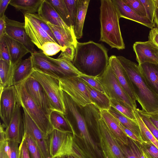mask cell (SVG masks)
<instances>
[{
  "mask_svg": "<svg viewBox=\"0 0 158 158\" xmlns=\"http://www.w3.org/2000/svg\"><path fill=\"white\" fill-rule=\"evenodd\" d=\"M47 143L51 158H65L73 151V133L54 129L48 136Z\"/></svg>",
  "mask_w": 158,
  "mask_h": 158,
  "instance_id": "cell-8",
  "label": "cell"
},
{
  "mask_svg": "<svg viewBox=\"0 0 158 158\" xmlns=\"http://www.w3.org/2000/svg\"><path fill=\"white\" fill-rule=\"evenodd\" d=\"M0 158H9L5 151L2 137L0 136Z\"/></svg>",
  "mask_w": 158,
  "mask_h": 158,
  "instance_id": "cell-55",
  "label": "cell"
},
{
  "mask_svg": "<svg viewBox=\"0 0 158 158\" xmlns=\"http://www.w3.org/2000/svg\"><path fill=\"white\" fill-rule=\"evenodd\" d=\"M24 85L38 106L49 116L54 109L41 85L31 75L24 81Z\"/></svg>",
  "mask_w": 158,
  "mask_h": 158,
  "instance_id": "cell-11",
  "label": "cell"
},
{
  "mask_svg": "<svg viewBox=\"0 0 158 158\" xmlns=\"http://www.w3.org/2000/svg\"><path fill=\"white\" fill-rule=\"evenodd\" d=\"M100 2L99 41L106 43L111 48L125 49L119 24L120 17L113 0H101Z\"/></svg>",
  "mask_w": 158,
  "mask_h": 158,
  "instance_id": "cell-2",
  "label": "cell"
},
{
  "mask_svg": "<svg viewBox=\"0 0 158 158\" xmlns=\"http://www.w3.org/2000/svg\"><path fill=\"white\" fill-rule=\"evenodd\" d=\"M18 101L14 85L5 88L0 92V115L6 128L11 121Z\"/></svg>",
  "mask_w": 158,
  "mask_h": 158,
  "instance_id": "cell-10",
  "label": "cell"
},
{
  "mask_svg": "<svg viewBox=\"0 0 158 158\" xmlns=\"http://www.w3.org/2000/svg\"><path fill=\"white\" fill-rule=\"evenodd\" d=\"M108 110L123 125L132 131L142 140L139 127L137 120L130 119L111 107Z\"/></svg>",
  "mask_w": 158,
  "mask_h": 158,
  "instance_id": "cell-31",
  "label": "cell"
},
{
  "mask_svg": "<svg viewBox=\"0 0 158 158\" xmlns=\"http://www.w3.org/2000/svg\"><path fill=\"white\" fill-rule=\"evenodd\" d=\"M42 0H11L9 4L24 15L38 12Z\"/></svg>",
  "mask_w": 158,
  "mask_h": 158,
  "instance_id": "cell-28",
  "label": "cell"
},
{
  "mask_svg": "<svg viewBox=\"0 0 158 158\" xmlns=\"http://www.w3.org/2000/svg\"><path fill=\"white\" fill-rule=\"evenodd\" d=\"M31 76L43 87L54 110L64 114L63 90L60 87L59 79L34 68Z\"/></svg>",
  "mask_w": 158,
  "mask_h": 158,
  "instance_id": "cell-6",
  "label": "cell"
},
{
  "mask_svg": "<svg viewBox=\"0 0 158 158\" xmlns=\"http://www.w3.org/2000/svg\"><path fill=\"white\" fill-rule=\"evenodd\" d=\"M0 59L3 60L11 64L8 47L4 35L0 38Z\"/></svg>",
  "mask_w": 158,
  "mask_h": 158,
  "instance_id": "cell-46",
  "label": "cell"
},
{
  "mask_svg": "<svg viewBox=\"0 0 158 158\" xmlns=\"http://www.w3.org/2000/svg\"><path fill=\"white\" fill-rule=\"evenodd\" d=\"M75 48L76 47L74 45L63 47L61 53L57 58L65 59L73 62L75 56Z\"/></svg>",
  "mask_w": 158,
  "mask_h": 158,
  "instance_id": "cell-47",
  "label": "cell"
},
{
  "mask_svg": "<svg viewBox=\"0 0 158 158\" xmlns=\"http://www.w3.org/2000/svg\"><path fill=\"white\" fill-rule=\"evenodd\" d=\"M26 32L31 42L39 49L48 41L54 40L38 24L26 15H24Z\"/></svg>",
  "mask_w": 158,
  "mask_h": 158,
  "instance_id": "cell-18",
  "label": "cell"
},
{
  "mask_svg": "<svg viewBox=\"0 0 158 158\" xmlns=\"http://www.w3.org/2000/svg\"><path fill=\"white\" fill-rule=\"evenodd\" d=\"M23 120L24 133L28 135L40 150L44 158H51L48 146L47 139L36 124L26 110L23 109Z\"/></svg>",
  "mask_w": 158,
  "mask_h": 158,
  "instance_id": "cell-12",
  "label": "cell"
},
{
  "mask_svg": "<svg viewBox=\"0 0 158 158\" xmlns=\"http://www.w3.org/2000/svg\"><path fill=\"white\" fill-rule=\"evenodd\" d=\"M148 37V41L158 47V28L154 27L151 28Z\"/></svg>",
  "mask_w": 158,
  "mask_h": 158,
  "instance_id": "cell-52",
  "label": "cell"
},
{
  "mask_svg": "<svg viewBox=\"0 0 158 158\" xmlns=\"http://www.w3.org/2000/svg\"><path fill=\"white\" fill-rule=\"evenodd\" d=\"M136 110L140 114L147 116L150 121L158 129V112L150 113L146 112L137 108Z\"/></svg>",
  "mask_w": 158,
  "mask_h": 158,
  "instance_id": "cell-50",
  "label": "cell"
},
{
  "mask_svg": "<svg viewBox=\"0 0 158 158\" xmlns=\"http://www.w3.org/2000/svg\"><path fill=\"white\" fill-rule=\"evenodd\" d=\"M24 136L27 142L31 158H44L39 148L27 134L24 133Z\"/></svg>",
  "mask_w": 158,
  "mask_h": 158,
  "instance_id": "cell-41",
  "label": "cell"
},
{
  "mask_svg": "<svg viewBox=\"0 0 158 158\" xmlns=\"http://www.w3.org/2000/svg\"><path fill=\"white\" fill-rule=\"evenodd\" d=\"M25 15L38 24L54 40L55 42L59 44L46 22L38 14H27Z\"/></svg>",
  "mask_w": 158,
  "mask_h": 158,
  "instance_id": "cell-37",
  "label": "cell"
},
{
  "mask_svg": "<svg viewBox=\"0 0 158 158\" xmlns=\"http://www.w3.org/2000/svg\"><path fill=\"white\" fill-rule=\"evenodd\" d=\"M78 77L84 81L91 87L105 94L101 84L96 79L95 76L83 74Z\"/></svg>",
  "mask_w": 158,
  "mask_h": 158,
  "instance_id": "cell-45",
  "label": "cell"
},
{
  "mask_svg": "<svg viewBox=\"0 0 158 158\" xmlns=\"http://www.w3.org/2000/svg\"><path fill=\"white\" fill-rule=\"evenodd\" d=\"M18 158H31L27 142L24 135L19 146Z\"/></svg>",
  "mask_w": 158,
  "mask_h": 158,
  "instance_id": "cell-48",
  "label": "cell"
},
{
  "mask_svg": "<svg viewBox=\"0 0 158 158\" xmlns=\"http://www.w3.org/2000/svg\"><path fill=\"white\" fill-rule=\"evenodd\" d=\"M95 78L110 99L120 101L133 110L137 108V106L120 85L109 63L104 71L95 76Z\"/></svg>",
  "mask_w": 158,
  "mask_h": 158,
  "instance_id": "cell-5",
  "label": "cell"
},
{
  "mask_svg": "<svg viewBox=\"0 0 158 158\" xmlns=\"http://www.w3.org/2000/svg\"><path fill=\"white\" fill-rule=\"evenodd\" d=\"M5 33L12 38L23 44L31 54L35 53L34 44L27 35L25 27V23L20 22L6 17Z\"/></svg>",
  "mask_w": 158,
  "mask_h": 158,
  "instance_id": "cell-13",
  "label": "cell"
},
{
  "mask_svg": "<svg viewBox=\"0 0 158 158\" xmlns=\"http://www.w3.org/2000/svg\"><path fill=\"white\" fill-rule=\"evenodd\" d=\"M143 5L146 11L147 17L154 23V19L156 7L154 0H140Z\"/></svg>",
  "mask_w": 158,
  "mask_h": 158,
  "instance_id": "cell-43",
  "label": "cell"
},
{
  "mask_svg": "<svg viewBox=\"0 0 158 158\" xmlns=\"http://www.w3.org/2000/svg\"><path fill=\"white\" fill-rule=\"evenodd\" d=\"M119 125L121 129L128 137L139 143H141L143 141L132 131L124 127L119 122Z\"/></svg>",
  "mask_w": 158,
  "mask_h": 158,
  "instance_id": "cell-51",
  "label": "cell"
},
{
  "mask_svg": "<svg viewBox=\"0 0 158 158\" xmlns=\"http://www.w3.org/2000/svg\"><path fill=\"white\" fill-rule=\"evenodd\" d=\"M72 26L74 27L77 10L78 0H64Z\"/></svg>",
  "mask_w": 158,
  "mask_h": 158,
  "instance_id": "cell-38",
  "label": "cell"
},
{
  "mask_svg": "<svg viewBox=\"0 0 158 158\" xmlns=\"http://www.w3.org/2000/svg\"><path fill=\"white\" fill-rule=\"evenodd\" d=\"M108 51L102 44L93 41L78 42L72 62L82 73L97 76L103 72L109 64Z\"/></svg>",
  "mask_w": 158,
  "mask_h": 158,
  "instance_id": "cell-1",
  "label": "cell"
},
{
  "mask_svg": "<svg viewBox=\"0 0 158 158\" xmlns=\"http://www.w3.org/2000/svg\"><path fill=\"white\" fill-rule=\"evenodd\" d=\"M120 18L127 19L140 23L150 28L155 27V23L151 22L148 18L139 15L123 0H113Z\"/></svg>",
  "mask_w": 158,
  "mask_h": 158,
  "instance_id": "cell-19",
  "label": "cell"
},
{
  "mask_svg": "<svg viewBox=\"0 0 158 158\" xmlns=\"http://www.w3.org/2000/svg\"><path fill=\"white\" fill-rule=\"evenodd\" d=\"M133 47L138 64L145 63L158 64V47L152 42H136Z\"/></svg>",
  "mask_w": 158,
  "mask_h": 158,
  "instance_id": "cell-16",
  "label": "cell"
},
{
  "mask_svg": "<svg viewBox=\"0 0 158 158\" xmlns=\"http://www.w3.org/2000/svg\"><path fill=\"white\" fill-rule=\"evenodd\" d=\"M94 131L98 137L103 158H124L119 143L101 116L96 123Z\"/></svg>",
  "mask_w": 158,
  "mask_h": 158,
  "instance_id": "cell-7",
  "label": "cell"
},
{
  "mask_svg": "<svg viewBox=\"0 0 158 158\" xmlns=\"http://www.w3.org/2000/svg\"><path fill=\"white\" fill-rule=\"evenodd\" d=\"M140 114L146 125L158 141V129L153 124L147 116L143 114Z\"/></svg>",
  "mask_w": 158,
  "mask_h": 158,
  "instance_id": "cell-49",
  "label": "cell"
},
{
  "mask_svg": "<svg viewBox=\"0 0 158 158\" xmlns=\"http://www.w3.org/2000/svg\"><path fill=\"white\" fill-rule=\"evenodd\" d=\"M65 158H74L73 157L71 156H67Z\"/></svg>",
  "mask_w": 158,
  "mask_h": 158,
  "instance_id": "cell-58",
  "label": "cell"
},
{
  "mask_svg": "<svg viewBox=\"0 0 158 158\" xmlns=\"http://www.w3.org/2000/svg\"><path fill=\"white\" fill-rule=\"evenodd\" d=\"M154 23H155L158 27V8H156L154 19Z\"/></svg>",
  "mask_w": 158,
  "mask_h": 158,
  "instance_id": "cell-56",
  "label": "cell"
},
{
  "mask_svg": "<svg viewBox=\"0 0 158 158\" xmlns=\"http://www.w3.org/2000/svg\"><path fill=\"white\" fill-rule=\"evenodd\" d=\"M128 145L120 143L124 158H139L133 147L132 139L128 137Z\"/></svg>",
  "mask_w": 158,
  "mask_h": 158,
  "instance_id": "cell-44",
  "label": "cell"
},
{
  "mask_svg": "<svg viewBox=\"0 0 158 158\" xmlns=\"http://www.w3.org/2000/svg\"><path fill=\"white\" fill-rule=\"evenodd\" d=\"M117 57L131 81L142 110L150 113L158 112V97L147 83L139 64L123 56Z\"/></svg>",
  "mask_w": 158,
  "mask_h": 158,
  "instance_id": "cell-3",
  "label": "cell"
},
{
  "mask_svg": "<svg viewBox=\"0 0 158 158\" xmlns=\"http://www.w3.org/2000/svg\"><path fill=\"white\" fill-rule=\"evenodd\" d=\"M15 66L6 61L0 59V90L13 85V80Z\"/></svg>",
  "mask_w": 158,
  "mask_h": 158,
  "instance_id": "cell-30",
  "label": "cell"
},
{
  "mask_svg": "<svg viewBox=\"0 0 158 158\" xmlns=\"http://www.w3.org/2000/svg\"><path fill=\"white\" fill-rule=\"evenodd\" d=\"M123 0L129 7L139 15L142 17L147 18L144 7L140 0Z\"/></svg>",
  "mask_w": 158,
  "mask_h": 158,
  "instance_id": "cell-42",
  "label": "cell"
},
{
  "mask_svg": "<svg viewBox=\"0 0 158 158\" xmlns=\"http://www.w3.org/2000/svg\"><path fill=\"white\" fill-rule=\"evenodd\" d=\"M4 36L8 47L11 64L15 66L25 55L30 53L29 52L23 44L6 34L5 33Z\"/></svg>",
  "mask_w": 158,
  "mask_h": 158,
  "instance_id": "cell-25",
  "label": "cell"
},
{
  "mask_svg": "<svg viewBox=\"0 0 158 158\" xmlns=\"http://www.w3.org/2000/svg\"><path fill=\"white\" fill-rule=\"evenodd\" d=\"M139 144L142 152L148 158H158V148L151 142L143 141Z\"/></svg>",
  "mask_w": 158,
  "mask_h": 158,
  "instance_id": "cell-39",
  "label": "cell"
},
{
  "mask_svg": "<svg viewBox=\"0 0 158 158\" xmlns=\"http://www.w3.org/2000/svg\"><path fill=\"white\" fill-rule=\"evenodd\" d=\"M21 105L18 101L16 108L9 126L6 128V139L20 144L24 134V127Z\"/></svg>",
  "mask_w": 158,
  "mask_h": 158,
  "instance_id": "cell-15",
  "label": "cell"
},
{
  "mask_svg": "<svg viewBox=\"0 0 158 158\" xmlns=\"http://www.w3.org/2000/svg\"><path fill=\"white\" fill-rule=\"evenodd\" d=\"M90 1L89 0L78 1L77 10L74 27V34L77 39L81 38L83 36L84 23Z\"/></svg>",
  "mask_w": 158,
  "mask_h": 158,
  "instance_id": "cell-26",
  "label": "cell"
},
{
  "mask_svg": "<svg viewBox=\"0 0 158 158\" xmlns=\"http://www.w3.org/2000/svg\"><path fill=\"white\" fill-rule=\"evenodd\" d=\"M24 81L14 85L19 101L23 109L26 110L47 139L54 130L50 122L49 116L38 106L27 92Z\"/></svg>",
  "mask_w": 158,
  "mask_h": 158,
  "instance_id": "cell-4",
  "label": "cell"
},
{
  "mask_svg": "<svg viewBox=\"0 0 158 158\" xmlns=\"http://www.w3.org/2000/svg\"><path fill=\"white\" fill-rule=\"evenodd\" d=\"M46 22L62 47L74 45L76 47L78 42L74 34V27L64 28L54 25L48 22Z\"/></svg>",
  "mask_w": 158,
  "mask_h": 158,
  "instance_id": "cell-20",
  "label": "cell"
},
{
  "mask_svg": "<svg viewBox=\"0 0 158 158\" xmlns=\"http://www.w3.org/2000/svg\"><path fill=\"white\" fill-rule=\"evenodd\" d=\"M6 17L5 15L3 17L0 18V38H1L5 33Z\"/></svg>",
  "mask_w": 158,
  "mask_h": 158,
  "instance_id": "cell-54",
  "label": "cell"
},
{
  "mask_svg": "<svg viewBox=\"0 0 158 158\" xmlns=\"http://www.w3.org/2000/svg\"><path fill=\"white\" fill-rule=\"evenodd\" d=\"M156 8H158V0H154Z\"/></svg>",
  "mask_w": 158,
  "mask_h": 158,
  "instance_id": "cell-57",
  "label": "cell"
},
{
  "mask_svg": "<svg viewBox=\"0 0 158 158\" xmlns=\"http://www.w3.org/2000/svg\"><path fill=\"white\" fill-rule=\"evenodd\" d=\"M48 59L52 62L58 66L64 72L66 77L78 76L82 74L73 65L72 62L65 59H56L47 56Z\"/></svg>",
  "mask_w": 158,
  "mask_h": 158,
  "instance_id": "cell-32",
  "label": "cell"
},
{
  "mask_svg": "<svg viewBox=\"0 0 158 158\" xmlns=\"http://www.w3.org/2000/svg\"><path fill=\"white\" fill-rule=\"evenodd\" d=\"M62 48L63 47L57 43L48 41L44 43L40 49L46 55L50 56L56 55L61 51Z\"/></svg>",
  "mask_w": 158,
  "mask_h": 158,
  "instance_id": "cell-40",
  "label": "cell"
},
{
  "mask_svg": "<svg viewBox=\"0 0 158 158\" xmlns=\"http://www.w3.org/2000/svg\"><path fill=\"white\" fill-rule=\"evenodd\" d=\"M111 106L130 119L136 120L133 110L123 102L115 99H110Z\"/></svg>",
  "mask_w": 158,
  "mask_h": 158,
  "instance_id": "cell-36",
  "label": "cell"
},
{
  "mask_svg": "<svg viewBox=\"0 0 158 158\" xmlns=\"http://www.w3.org/2000/svg\"><path fill=\"white\" fill-rule=\"evenodd\" d=\"M73 135V151L71 156L74 158H93L85 149L79 135L74 132Z\"/></svg>",
  "mask_w": 158,
  "mask_h": 158,
  "instance_id": "cell-34",
  "label": "cell"
},
{
  "mask_svg": "<svg viewBox=\"0 0 158 158\" xmlns=\"http://www.w3.org/2000/svg\"><path fill=\"white\" fill-rule=\"evenodd\" d=\"M109 64L120 85L137 106L136 101L137 99L132 84L126 71L117 57L115 55L110 56Z\"/></svg>",
  "mask_w": 158,
  "mask_h": 158,
  "instance_id": "cell-14",
  "label": "cell"
},
{
  "mask_svg": "<svg viewBox=\"0 0 158 158\" xmlns=\"http://www.w3.org/2000/svg\"><path fill=\"white\" fill-rule=\"evenodd\" d=\"M139 65L147 83L158 97V64L145 63Z\"/></svg>",
  "mask_w": 158,
  "mask_h": 158,
  "instance_id": "cell-24",
  "label": "cell"
},
{
  "mask_svg": "<svg viewBox=\"0 0 158 158\" xmlns=\"http://www.w3.org/2000/svg\"><path fill=\"white\" fill-rule=\"evenodd\" d=\"M136 109L134 110L133 111L139 127L142 140L143 141L151 142L158 148V140L146 125Z\"/></svg>",
  "mask_w": 158,
  "mask_h": 158,
  "instance_id": "cell-33",
  "label": "cell"
},
{
  "mask_svg": "<svg viewBox=\"0 0 158 158\" xmlns=\"http://www.w3.org/2000/svg\"><path fill=\"white\" fill-rule=\"evenodd\" d=\"M66 24L71 26L64 0H47ZM73 27V26H72Z\"/></svg>",
  "mask_w": 158,
  "mask_h": 158,
  "instance_id": "cell-35",
  "label": "cell"
},
{
  "mask_svg": "<svg viewBox=\"0 0 158 158\" xmlns=\"http://www.w3.org/2000/svg\"><path fill=\"white\" fill-rule=\"evenodd\" d=\"M49 118L54 129L73 133V129L64 114L54 110L50 113Z\"/></svg>",
  "mask_w": 158,
  "mask_h": 158,
  "instance_id": "cell-27",
  "label": "cell"
},
{
  "mask_svg": "<svg viewBox=\"0 0 158 158\" xmlns=\"http://www.w3.org/2000/svg\"><path fill=\"white\" fill-rule=\"evenodd\" d=\"M101 116L111 132L120 143L128 145V137L121 129L119 122L108 110H100Z\"/></svg>",
  "mask_w": 158,
  "mask_h": 158,
  "instance_id": "cell-22",
  "label": "cell"
},
{
  "mask_svg": "<svg viewBox=\"0 0 158 158\" xmlns=\"http://www.w3.org/2000/svg\"><path fill=\"white\" fill-rule=\"evenodd\" d=\"M11 0H0V18L4 15L5 12Z\"/></svg>",
  "mask_w": 158,
  "mask_h": 158,
  "instance_id": "cell-53",
  "label": "cell"
},
{
  "mask_svg": "<svg viewBox=\"0 0 158 158\" xmlns=\"http://www.w3.org/2000/svg\"><path fill=\"white\" fill-rule=\"evenodd\" d=\"M33 71L34 67L31 56L25 60H22L15 66L13 85H18L25 81L31 75Z\"/></svg>",
  "mask_w": 158,
  "mask_h": 158,
  "instance_id": "cell-23",
  "label": "cell"
},
{
  "mask_svg": "<svg viewBox=\"0 0 158 158\" xmlns=\"http://www.w3.org/2000/svg\"><path fill=\"white\" fill-rule=\"evenodd\" d=\"M59 81L61 89L77 104L82 107L94 104L85 83L78 76L63 77Z\"/></svg>",
  "mask_w": 158,
  "mask_h": 158,
  "instance_id": "cell-9",
  "label": "cell"
},
{
  "mask_svg": "<svg viewBox=\"0 0 158 158\" xmlns=\"http://www.w3.org/2000/svg\"><path fill=\"white\" fill-rule=\"evenodd\" d=\"M38 14L46 22L54 25L68 28L73 27L66 24L47 0H42Z\"/></svg>",
  "mask_w": 158,
  "mask_h": 158,
  "instance_id": "cell-21",
  "label": "cell"
},
{
  "mask_svg": "<svg viewBox=\"0 0 158 158\" xmlns=\"http://www.w3.org/2000/svg\"><path fill=\"white\" fill-rule=\"evenodd\" d=\"M34 68L57 78L66 77L63 71L42 51L31 54Z\"/></svg>",
  "mask_w": 158,
  "mask_h": 158,
  "instance_id": "cell-17",
  "label": "cell"
},
{
  "mask_svg": "<svg viewBox=\"0 0 158 158\" xmlns=\"http://www.w3.org/2000/svg\"><path fill=\"white\" fill-rule=\"evenodd\" d=\"M84 82L94 105L100 110H109L111 107L109 97L105 94L99 91Z\"/></svg>",
  "mask_w": 158,
  "mask_h": 158,
  "instance_id": "cell-29",
  "label": "cell"
}]
</instances>
